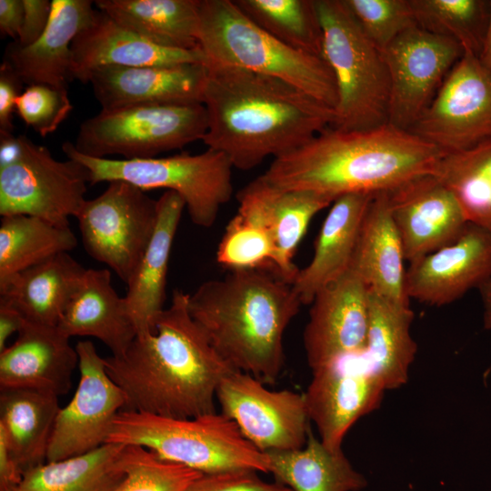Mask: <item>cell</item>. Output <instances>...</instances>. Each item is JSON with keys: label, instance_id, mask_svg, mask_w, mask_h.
I'll return each instance as SVG.
<instances>
[{"label": "cell", "instance_id": "cell-5", "mask_svg": "<svg viewBox=\"0 0 491 491\" xmlns=\"http://www.w3.org/2000/svg\"><path fill=\"white\" fill-rule=\"evenodd\" d=\"M197 40L205 65H231L276 77L334 110L337 105L336 80L325 59L277 40L234 0L200 1Z\"/></svg>", "mask_w": 491, "mask_h": 491}, {"label": "cell", "instance_id": "cell-1", "mask_svg": "<svg viewBox=\"0 0 491 491\" xmlns=\"http://www.w3.org/2000/svg\"><path fill=\"white\" fill-rule=\"evenodd\" d=\"M202 142L247 171L286 155L334 125L335 110L297 87L231 65H208Z\"/></svg>", "mask_w": 491, "mask_h": 491}, {"label": "cell", "instance_id": "cell-48", "mask_svg": "<svg viewBox=\"0 0 491 491\" xmlns=\"http://www.w3.org/2000/svg\"><path fill=\"white\" fill-rule=\"evenodd\" d=\"M26 320L11 306L0 302V352L7 346L8 338L15 333H19Z\"/></svg>", "mask_w": 491, "mask_h": 491}, {"label": "cell", "instance_id": "cell-25", "mask_svg": "<svg viewBox=\"0 0 491 491\" xmlns=\"http://www.w3.org/2000/svg\"><path fill=\"white\" fill-rule=\"evenodd\" d=\"M375 195L351 194L333 202L315 244L310 263L292 283L302 305L350 270L362 224Z\"/></svg>", "mask_w": 491, "mask_h": 491}, {"label": "cell", "instance_id": "cell-38", "mask_svg": "<svg viewBox=\"0 0 491 491\" xmlns=\"http://www.w3.org/2000/svg\"><path fill=\"white\" fill-rule=\"evenodd\" d=\"M419 28L452 39L478 56L489 16L486 0H409Z\"/></svg>", "mask_w": 491, "mask_h": 491}, {"label": "cell", "instance_id": "cell-14", "mask_svg": "<svg viewBox=\"0 0 491 491\" xmlns=\"http://www.w3.org/2000/svg\"><path fill=\"white\" fill-rule=\"evenodd\" d=\"M390 78L388 123L410 130L464 55L456 41L418 26L382 50Z\"/></svg>", "mask_w": 491, "mask_h": 491}, {"label": "cell", "instance_id": "cell-39", "mask_svg": "<svg viewBox=\"0 0 491 491\" xmlns=\"http://www.w3.org/2000/svg\"><path fill=\"white\" fill-rule=\"evenodd\" d=\"M275 256L268 233L238 212L228 222L216 250L217 263L230 271L264 269L272 273Z\"/></svg>", "mask_w": 491, "mask_h": 491}, {"label": "cell", "instance_id": "cell-16", "mask_svg": "<svg viewBox=\"0 0 491 491\" xmlns=\"http://www.w3.org/2000/svg\"><path fill=\"white\" fill-rule=\"evenodd\" d=\"M303 334L312 372L361 352L369 324V288L354 271L314 297Z\"/></svg>", "mask_w": 491, "mask_h": 491}, {"label": "cell", "instance_id": "cell-44", "mask_svg": "<svg viewBox=\"0 0 491 491\" xmlns=\"http://www.w3.org/2000/svg\"><path fill=\"white\" fill-rule=\"evenodd\" d=\"M22 84L23 81L5 60L0 67V135L13 134V115Z\"/></svg>", "mask_w": 491, "mask_h": 491}, {"label": "cell", "instance_id": "cell-24", "mask_svg": "<svg viewBox=\"0 0 491 491\" xmlns=\"http://www.w3.org/2000/svg\"><path fill=\"white\" fill-rule=\"evenodd\" d=\"M49 23L32 45H10L6 61L28 85L66 87L72 81V42L91 21L95 9L89 0H52Z\"/></svg>", "mask_w": 491, "mask_h": 491}, {"label": "cell", "instance_id": "cell-19", "mask_svg": "<svg viewBox=\"0 0 491 491\" xmlns=\"http://www.w3.org/2000/svg\"><path fill=\"white\" fill-rule=\"evenodd\" d=\"M491 279V233L468 223L452 244L409 264L408 297L441 306Z\"/></svg>", "mask_w": 491, "mask_h": 491}, {"label": "cell", "instance_id": "cell-30", "mask_svg": "<svg viewBox=\"0 0 491 491\" xmlns=\"http://www.w3.org/2000/svg\"><path fill=\"white\" fill-rule=\"evenodd\" d=\"M413 319L410 306L395 304L369 290L366 343L356 356L386 390L407 382L417 350L410 333Z\"/></svg>", "mask_w": 491, "mask_h": 491}, {"label": "cell", "instance_id": "cell-2", "mask_svg": "<svg viewBox=\"0 0 491 491\" xmlns=\"http://www.w3.org/2000/svg\"><path fill=\"white\" fill-rule=\"evenodd\" d=\"M188 294L175 289L155 331L137 334L118 356L105 358L123 391V410L191 418L215 412L217 386L235 368L214 348L188 311Z\"/></svg>", "mask_w": 491, "mask_h": 491}, {"label": "cell", "instance_id": "cell-13", "mask_svg": "<svg viewBox=\"0 0 491 491\" xmlns=\"http://www.w3.org/2000/svg\"><path fill=\"white\" fill-rule=\"evenodd\" d=\"M215 397L221 413L261 452L306 445L310 419L303 394L269 390L250 374L234 369L220 381Z\"/></svg>", "mask_w": 491, "mask_h": 491}, {"label": "cell", "instance_id": "cell-28", "mask_svg": "<svg viewBox=\"0 0 491 491\" xmlns=\"http://www.w3.org/2000/svg\"><path fill=\"white\" fill-rule=\"evenodd\" d=\"M57 327L68 337L99 339L113 356H121L136 336L125 299L116 293L105 268L86 269Z\"/></svg>", "mask_w": 491, "mask_h": 491}, {"label": "cell", "instance_id": "cell-27", "mask_svg": "<svg viewBox=\"0 0 491 491\" xmlns=\"http://www.w3.org/2000/svg\"><path fill=\"white\" fill-rule=\"evenodd\" d=\"M185 208L183 198L165 191L157 199L156 225L148 246L126 284V302L136 335L154 332L165 309L166 276L173 241Z\"/></svg>", "mask_w": 491, "mask_h": 491}, {"label": "cell", "instance_id": "cell-37", "mask_svg": "<svg viewBox=\"0 0 491 491\" xmlns=\"http://www.w3.org/2000/svg\"><path fill=\"white\" fill-rule=\"evenodd\" d=\"M256 25L295 50L323 58L316 0H234Z\"/></svg>", "mask_w": 491, "mask_h": 491}, {"label": "cell", "instance_id": "cell-41", "mask_svg": "<svg viewBox=\"0 0 491 491\" xmlns=\"http://www.w3.org/2000/svg\"><path fill=\"white\" fill-rule=\"evenodd\" d=\"M366 36L382 51L417 26L409 0H345Z\"/></svg>", "mask_w": 491, "mask_h": 491}, {"label": "cell", "instance_id": "cell-6", "mask_svg": "<svg viewBox=\"0 0 491 491\" xmlns=\"http://www.w3.org/2000/svg\"><path fill=\"white\" fill-rule=\"evenodd\" d=\"M106 443L138 446L161 459L202 474L230 470L269 473V461L222 413L175 418L121 410L114 418Z\"/></svg>", "mask_w": 491, "mask_h": 491}, {"label": "cell", "instance_id": "cell-12", "mask_svg": "<svg viewBox=\"0 0 491 491\" xmlns=\"http://www.w3.org/2000/svg\"><path fill=\"white\" fill-rule=\"evenodd\" d=\"M409 131L445 154L491 138V69L464 53Z\"/></svg>", "mask_w": 491, "mask_h": 491}, {"label": "cell", "instance_id": "cell-34", "mask_svg": "<svg viewBox=\"0 0 491 491\" xmlns=\"http://www.w3.org/2000/svg\"><path fill=\"white\" fill-rule=\"evenodd\" d=\"M125 447L106 443L83 455L45 462L25 473L16 491H112L125 476Z\"/></svg>", "mask_w": 491, "mask_h": 491}, {"label": "cell", "instance_id": "cell-11", "mask_svg": "<svg viewBox=\"0 0 491 491\" xmlns=\"http://www.w3.org/2000/svg\"><path fill=\"white\" fill-rule=\"evenodd\" d=\"M89 184V172L79 162L59 161L50 151L25 135L22 157L0 168L1 216L25 215L69 226Z\"/></svg>", "mask_w": 491, "mask_h": 491}, {"label": "cell", "instance_id": "cell-18", "mask_svg": "<svg viewBox=\"0 0 491 491\" xmlns=\"http://www.w3.org/2000/svg\"><path fill=\"white\" fill-rule=\"evenodd\" d=\"M312 374L303 394L308 417L322 444L330 450H340L352 426L380 406L386 388L356 355Z\"/></svg>", "mask_w": 491, "mask_h": 491}, {"label": "cell", "instance_id": "cell-36", "mask_svg": "<svg viewBox=\"0 0 491 491\" xmlns=\"http://www.w3.org/2000/svg\"><path fill=\"white\" fill-rule=\"evenodd\" d=\"M433 174L455 195L468 223L491 233V138L445 154Z\"/></svg>", "mask_w": 491, "mask_h": 491}, {"label": "cell", "instance_id": "cell-22", "mask_svg": "<svg viewBox=\"0 0 491 491\" xmlns=\"http://www.w3.org/2000/svg\"><path fill=\"white\" fill-rule=\"evenodd\" d=\"M57 326L27 322L0 352V389H31L57 396L68 393L79 357Z\"/></svg>", "mask_w": 491, "mask_h": 491}, {"label": "cell", "instance_id": "cell-32", "mask_svg": "<svg viewBox=\"0 0 491 491\" xmlns=\"http://www.w3.org/2000/svg\"><path fill=\"white\" fill-rule=\"evenodd\" d=\"M201 0H98V10L151 43L172 49L198 48Z\"/></svg>", "mask_w": 491, "mask_h": 491}, {"label": "cell", "instance_id": "cell-29", "mask_svg": "<svg viewBox=\"0 0 491 491\" xmlns=\"http://www.w3.org/2000/svg\"><path fill=\"white\" fill-rule=\"evenodd\" d=\"M86 269L69 253L58 254L0 284V302L27 322L57 326Z\"/></svg>", "mask_w": 491, "mask_h": 491}, {"label": "cell", "instance_id": "cell-45", "mask_svg": "<svg viewBox=\"0 0 491 491\" xmlns=\"http://www.w3.org/2000/svg\"><path fill=\"white\" fill-rule=\"evenodd\" d=\"M24 19L16 44L28 46L45 32L51 15L52 2L48 0H23Z\"/></svg>", "mask_w": 491, "mask_h": 491}, {"label": "cell", "instance_id": "cell-7", "mask_svg": "<svg viewBox=\"0 0 491 491\" xmlns=\"http://www.w3.org/2000/svg\"><path fill=\"white\" fill-rule=\"evenodd\" d=\"M322 55L336 84L332 127L363 130L388 123L389 73L382 51L366 36L345 0H316Z\"/></svg>", "mask_w": 491, "mask_h": 491}, {"label": "cell", "instance_id": "cell-43", "mask_svg": "<svg viewBox=\"0 0 491 491\" xmlns=\"http://www.w3.org/2000/svg\"><path fill=\"white\" fill-rule=\"evenodd\" d=\"M254 470L203 474L185 491H292L278 482L263 481Z\"/></svg>", "mask_w": 491, "mask_h": 491}, {"label": "cell", "instance_id": "cell-35", "mask_svg": "<svg viewBox=\"0 0 491 491\" xmlns=\"http://www.w3.org/2000/svg\"><path fill=\"white\" fill-rule=\"evenodd\" d=\"M77 243L70 226L32 215L1 216L0 284L58 254L72 251Z\"/></svg>", "mask_w": 491, "mask_h": 491}, {"label": "cell", "instance_id": "cell-21", "mask_svg": "<svg viewBox=\"0 0 491 491\" xmlns=\"http://www.w3.org/2000/svg\"><path fill=\"white\" fill-rule=\"evenodd\" d=\"M204 64L105 66L87 77L103 110L141 105L202 104Z\"/></svg>", "mask_w": 491, "mask_h": 491}, {"label": "cell", "instance_id": "cell-9", "mask_svg": "<svg viewBox=\"0 0 491 491\" xmlns=\"http://www.w3.org/2000/svg\"><path fill=\"white\" fill-rule=\"evenodd\" d=\"M206 129L202 104L102 109L81 124L74 145L79 153L96 158L145 159L202 141Z\"/></svg>", "mask_w": 491, "mask_h": 491}, {"label": "cell", "instance_id": "cell-33", "mask_svg": "<svg viewBox=\"0 0 491 491\" xmlns=\"http://www.w3.org/2000/svg\"><path fill=\"white\" fill-rule=\"evenodd\" d=\"M266 454L269 473L292 491H360L367 486L342 449H328L311 429L302 448Z\"/></svg>", "mask_w": 491, "mask_h": 491}, {"label": "cell", "instance_id": "cell-15", "mask_svg": "<svg viewBox=\"0 0 491 491\" xmlns=\"http://www.w3.org/2000/svg\"><path fill=\"white\" fill-rule=\"evenodd\" d=\"M80 378L70 402L60 407L52 432L46 462L83 455L106 444L115 416L125 398L106 372L105 360L93 342L79 341Z\"/></svg>", "mask_w": 491, "mask_h": 491}, {"label": "cell", "instance_id": "cell-40", "mask_svg": "<svg viewBox=\"0 0 491 491\" xmlns=\"http://www.w3.org/2000/svg\"><path fill=\"white\" fill-rule=\"evenodd\" d=\"M124 467L125 476L112 491H185L203 475L138 446H125Z\"/></svg>", "mask_w": 491, "mask_h": 491}, {"label": "cell", "instance_id": "cell-10", "mask_svg": "<svg viewBox=\"0 0 491 491\" xmlns=\"http://www.w3.org/2000/svg\"><path fill=\"white\" fill-rule=\"evenodd\" d=\"M75 218L87 255L127 284L154 234L157 200L130 183L115 180L101 195L85 200Z\"/></svg>", "mask_w": 491, "mask_h": 491}, {"label": "cell", "instance_id": "cell-31", "mask_svg": "<svg viewBox=\"0 0 491 491\" xmlns=\"http://www.w3.org/2000/svg\"><path fill=\"white\" fill-rule=\"evenodd\" d=\"M60 407L50 393L0 389V433L24 475L46 462Z\"/></svg>", "mask_w": 491, "mask_h": 491}, {"label": "cell", "instance_id": "cell-17", "mask_svg": "<svg viewBox=\"0 0 491 491\" xmlns=\"http://www.w3.org/2000/svg\"><path fill=\"white\" fill-rule=\"evenodd\" d=\"M387 195L409 264L452 244L468 225L455 195L434 174L414 177Z\"/></svg>", "mask_w": 491, "mask_h": 491}, {"label": "cell", "instance_id": "cell-26", "mask_svg": "<svg viewBox=\"0 0 491 491\" xmlns=\"http://www.w3.org/2000/svg\"><path fill=\"white\" fill-rule=\"evenodd\" d=\"M405 261L387 192L376 194L366 213L350 270L361 277L371 292L395 304L410 306Z\"/></svg>", "mask_w": 491, "mask_h": 491}, {"label": "cell", "instance_id": "cell-49", "mask_svg": "<svg viewBox=\"0 0 491 491\" xmlns=\"http://www.w3.org/2000/svg\"><path fill=\"white\" fill-rule=\"evenodd\" d=\"M25 135H0V168L17 162L24 153Z\"/></svg>", "mask_w": 491, "mask_h": 491}, {"label": "cell", "instance_id": "cell-46", "mask_svg": "<svg viewBox=\"0 0 491 491\" xmlns=\"http://www.w3.org/2000/svg\"><path fill=\"white\" fill-rule=\"evenodd\" d=\"M24 474L11 454L6 440L0 433V491H16Z\"/></svg>", "mask_w": 491, "mask_h": 491}, {"label": "cell", "instance_id": "cell-47", "mask_svg": "<svg viewBox=\"0 0 491 491\" xmlns=\"http://www.w3.org/2000/svg\"><path fill=\"white\" fill-rule=\"evenodd\" d=\"M23 19V0H0V31L3 35L18 38Z\"/></svg>", "mask_w": 491, "mask_h": 491}, {"label": "cell", "instance_id": "cell-23", "mask_svg": "<svg viewBox=\"0 0 491 491\" xmlns=\"http://www.w3.org/2000/svg\"><path fill=\"white\" fill-rule=\"evenodd\" d=\"M71 50L72 78L84 84L93 71L105 66L205 65L200 49L178 50L155 45L98 9L75 37Z\"/></svg>", "mask_w": 491, "mask_h": 491}, {"label": "cell", "instance_id": "cell-20", "mask_svg": "<svg viewBox=\"0 0 491 491\" xmlns=\"http://www.w3.org/2000/svg\"><path fill=\"white\" fill-rule=\"evenodd\" d=\"M237 212L270 235L275 247L272 273L292 285L298 268L293 262L296 249L313 217L333 202L308 191L276 187L259 175L236 195Z\"/></svg>", "mask_w": 491, "mask_h": 491}, {"label": "cell", "instance_id": "cell-42", "mask_svg": "<svg viewBox=\"0 0 491 491\" xmlns=\"http://www.w3.org/2000/svg\"><path fill=\"white\" fill-rule=\"evenodd\" d=\"M72 109L67 88L47 84L28 85L15 101V113L43 137L54 133Z\"/></svg>", "mask_w": 491, "mask_h": 491}, {"label": "cell", "instance_id": "cell-50", "mask_svg": "<svg viewBox=\"0 0 491 491\" xmlns=\"http://www.w3.org/2000/svg\"><path fill=\"white\" fill-rule=\"evenodd\" d=\"M477 289L479 290L480 296L483 302L484 327L487 330H491V279L485 282Z\"/></svg>", "mask_w": 491, "mask_h": 491}, {"label": "cell", "instance_id": "cell-51", "mask_svg": "<svg viewBox=\"0 0 491 491\" xmlns=\"http://www.w3.org/2000/svg\"><path fill=\"white\" fill-rule=\"evenodd\" d=\"M478 59L486 68L491 69V0H489V16Z\"/></svg>", "mask_w": 491, "mask_h": 491}, {"label": "cell", "instance_id": "cell-3", "mask_svg": "<svg viewBox=\"0 0 491 491\" xmlns=\"http://www.w3.org/2000/svg\"><path fill=\"white\" fill-rule=\"evenodd\" d=\"M444 155L389 123L363 130L330 126L274 158L261 175L276 187L313 192L334 202L346 195L389 192L414 177L433 174Z\"/></svg>", "mask_w": 491, "mask_h": 491}, {"label": "cell", "instance_id": "cell-8", "mask_svg": "<svg viewBox=\"0 0 491 491\" xmlns=\"http://www.w3.org/2000/svg\"><path fill=\"white\" fill-rule=\"evenodd\" d=\"M62 150L67 158L87 168L91 185L121 180L145 192L163 188L178 194L192 223L201 227L215 223L221 207L234 193L230 160L210 148L196 155L129 160L88 156L79 153L71 142L64 143Z\"/></svg>", "mask_w": 491, "mask_h": 491}, {"label": "cell", "instance_id": "cell-4", "mask_svg": "<svg viewBox=\"0 0 491 491\" xmlns=\"http://www.w3.org/2000/svg\"><path fill=\"white\" fill-rule=\"evenodd\" d=\"M301 305L290 283L264 269L205 281L187 302L217 353L264 384H274L283 369L284 335Z\"/></svg>", "mask_w": 491, "mask_h": 491}]
</instances>
